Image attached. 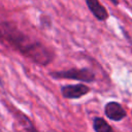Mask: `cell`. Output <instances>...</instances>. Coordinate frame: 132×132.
<instances>
[{
  "instance_id": "1",
  "label": "cell",
  "mask_w": 132,
  "mask_h": 132,
  "mask_svg": "<svg viewBox=\"0 0 132 132\" xmlns=\"http://www.w3.org/2000/svg\"><path fill=\"white\" fill-rule=\"evenodd\" d=\"M0 40L31 62L46 66L53 62L55 52L42 41L28 35L11 21L0 20Z\"/></svg>"
},
{
  "instance_id": "2",
  "label": "cell",
  "mask_w": 132,
  "mask_h": 132,
  "mask_svg": "<svg viewBox=\"0 0 132 132\" xmlns=\"http://www.w3.org/2000/svg\"><path fill=\"white\" fill-rule=\"evenodd\" d=\"M48 75L55 79H73L81 82H93L96 79V75L90 68H77L72 67L66 70H55L50 71Z\"/></svg>"
},
{
  "instance_id": "3",
  "label": "cell",
  "mask_w": 132,
  "mask_h": 132,
  "mask_svg": "<svg viewBox=\"0 0 132 132\" xmlns=\"http://www.w3.org/2000/svg\"><path fill=\"white\" fill-rule=\"evenodd\" d=\"M91 89L86 84H75V85H65L61 88V94L66 99H78L90 93Z\"/></svg>"
},
{
  "instance_id": "4",
  "label": "cell",
  "mask_w": 132,
  "mask_h": 132,
  "mask_svg": "<svg viewBox=\"0 0 132 132\" xmlns=\"http://www.w3.org/2000/svg\"><path fill=\"white\" fill-rule=\"evenodd\" d=\"M104 113L109 120L116 121V122L123 120L127 116V112L124 109V107L119 102H116V101H109L105 104Z\"/></svg>"
},
{
  "instance_id": "5",
  "label": "cell",
  "mask_w": 132,
  "mask_h": 132,
  "mask_svg": "<svg viewBox=\"0 0 132 132\" xmlns=\"http://www.w3.org/2000/svg\"><path fill=\"white\" fill-rule=\"evenodd\" d=\"M85 1H86V5L88 6L89 10L95 16L96 20L103 22L109 18V13L107 9L100 3L99 0H85Z\"/></svg>"
},
{
  "instance_id": "6",
  "label": "cell",
  "mask_w": 132,
  "mask_h": 132,
  "mask_svg": "<svg viewBox=\"0 0 132 132\" xmlns=\"http://www.w3.org/2000/svg\"><path fill=\"white\" fill-rule=\"evenodd\" d=\"M9 109L11 110V113L13 114V117L15 118V120L19 122V124H20L27 132H37V130H36L34 124L32 123V121L30 120V118H29L27 114H25V113L22 112L20 109L15 108V107H13V106H11Z\"/></svg>"
},
{
  "instance_id": "7",
  "label": "cell",
  "mask_w": 132,
  "mask_h": 132,
  "mask_svg": "<svg viewBox=\"0 0 132 132\" xmlns=\"http://www.w3.org/2000/svg\"><path fill=\"white\" fill-rule=\"evenodd\" d=\"M93 129L95 132H116L112 127L100 117H96L93 119Z\"/></svg>"
},
{
  "instance_id": "8",
  "label": "cell",
  "mask_w": 132,
  "mask_h": 132,
  "mask_svg": "<svg viewBox=\"0 0 132 132\" xmlns=\"http://www.w3.org/2000/svg\"><path fill=\"white\" fill-rule=\"evenodd\" d=\"M39 22H40V26H41L43 29H50V28H52L53 21H52V18H51L50 15L41 14V15L39 16Z\"/></svg>"
},
{
  "instance_id": "9",
  "label": "cell",
  "mask_w": 132,
  "mask_h": 132,
  "mask_svg": "<svg viewBox=\"0 0 132 132\" xmlns=\"http://www.w3.org/2000/svg\"><path fill=\"white\" fill-rule=\"evenodd\" d=\"M3 88H4V84H3V79H2V77L0 76V90H3Z\"/></svg>"
},
{
  "instance_id": "10",
  "label": "cell",
  "mask_w": 132,
  "mask_h": 132,
  "mask_svg": "<svg viewBox=\"0 0 132 132\" xmlns=\"http://www.w3.org/2000/svg\"><path fill=\"white\" fill-rule=\"evenodd\" d=\"M108 1H110L112 4H114V5H119V0H108Z\"/></svg>"
},
{
  "instance_id": "11",
  "label": "cell",
  "mask_w": 132,
  "mask_h": 132,
  "mask_svg": "<svg viewBox=\"0 0 132 132\" xmlns=\"http://www.w3.org/2000/svg\"><path fill=\"white\" fill-rule=\"evenodd\" d=\"M131 52H132V48H131Z\"/></svg>"
},
{
  "instance_id": "12",
  "label": "cell",
  "mask_w": 132,
  "mask_h": 132,
  "mask_svg": "<svg viewBox=\"0 0 132 132\" xmlns=\"http://www.w3.org/2000/svg\"><path fill=\"white\" fill-rule=\"evenodd\" d=\"M131 113H132V111H131Z\"/></svg>"
}]
</instances>
